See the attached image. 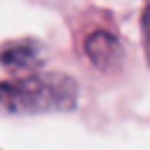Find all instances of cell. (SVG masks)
I'll use <instances>...</instances> for the list:
<instances>
[{
	"label": "cell",
	"mask_w": 150,
	"mask_h": 150,
	"mask_svg": "<svg viewBox=\"0 0 150 150\" xmlns=\"http://www.w3.org/2000/svg\"><path fill=\"white\" fill-rule=\"evenodd\" d=\"M141 26H143V35H145V52H148V61H150V5H148V7H145V12H143Z\"/></svg>",
	"instance_id": "obj_3"
},
{
	"label": "cell",
	"mask_w": 150,
	"mask_h": 150,
	"mask_svg": "<svg viewBox=\"0 0 150 150\" xmlns=\"http://www.w3.org/2000/svg\"><path fill=\"white\" fill-rule=\"evenodd\" d=\"M0 63L7 68H30L40 63V47L35 42H14L0 49Z\"/></svg>",
	"instance_id": "obj_2"
},
{
	"label": "cell",
	"mask_w": 150,
	"mask_h": 150,
	"mask_svg": "<svg viewBox=\"0 0 150 150\" xmlns=\"http://www.w3.org/2000/svg\"><path fill=\"white\" fill-rule=\"evenodd\" d=\"M75 103V82L66 75L23 77L16 82L0 84V110L2 112H45L63 110Z\"/></svg>",
	"instance_id": "obj_1"
}]
</instances>
